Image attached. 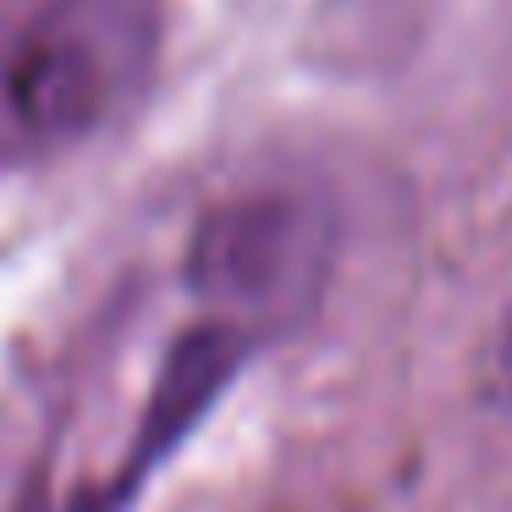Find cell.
Segmentation results:
<instances>
[{
  "mask_svg": "<svg viewBox=\"0 0 512 512\" xmlns=\"http://www.w3.org/2000/svg\"><path fill=\"white\" fill-rule=\"evenodd\" d=\"M160 56L155 0H45L0 56V149L61 155L133 111Z\"/></svg>",
  "mask_w": 512,
  "mask_h": 512,
  "instance_id": "cell-1",
  "label": "cell"
},
{
  "mask_svg": "<svg viewBox=\"0 0 512 512\" xmlns=\"http://www.w3.org/2000/svg\"><path fill=\"white\" fill-rule=\"evenodd\" d=\"M336 270V215L309 188H243L215 199L182 248L193 320L243 347L276 342L320 309Z\"/></svg>",
  "mask_w": 512,
  "mask_h": 512,
  "instance_id": "cell-2",
  "label": "cell"
},
{
  "mask_svg": "<svg viewBox=\"0 0 512 512\" xmlns=\"http://www.w3.org/2000/svg\"><path fill=\"white\" fill-rule=\"evenodd\" d=\"M496 380L512 402V309H507V320H501V342H496Z\"/></svg>",
  "mask_w": 512,
  "mask_h": 512,
  "instance_id": "cell-3",
  "label": "cell"
}]
</instances>
